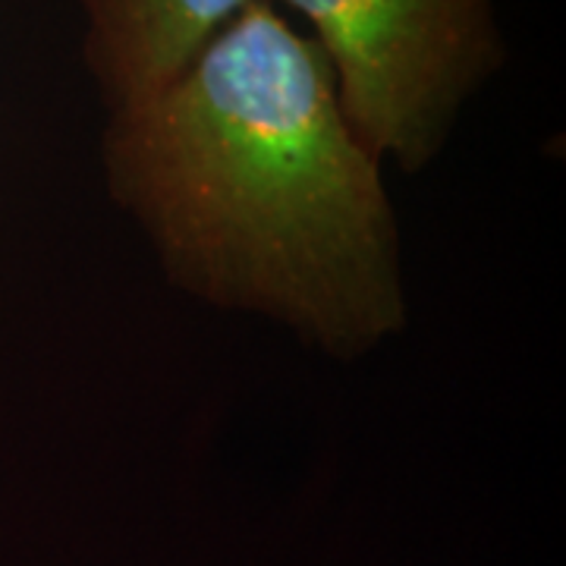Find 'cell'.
Masks as SVG:
<instances>
[{"label": "cell", "mask_w": 566, "mask_h": 566, "mask_svg": "<svg viewBox=\"0 0 566 566\" xmlns=\"http://www.w3.org/2000/svg\"><path fill=\"white\" fill-rule=\"evenodd\" d=\"M107 192L182 293L363 359L409 322L394 205L312 35L259 0L155 98L111 114Z\"/></svg>", "instance_id": "1"}, {"label": "cell", "mask_w": 566, "mask_h": 566, "mask_svg": "<svg viewBox=\"0 0 566 566\" xmlns=\"http://www.w3.org/2000/svg\"><path fill=\"white\" fill-rule=\"evenodd\" d=\"M259 0H82V61L111 114L155 98Z\"/></svg>", "instance_id": "3"}, {"label": "cell", "mask_w": 566, "mask_h": 566, "mask_svg": "<svg viewBox=\"0 0 566 566\" xmlns=\"http://www.w3.org/2000/svg\"><path fill=\"white\" fill-rule=\"evenodd\" d=\"M334 70L340 107L375 161L419 174L506 63L491 0H283Z\"/></svg>", "instance_id": "2"}]
</instances>
